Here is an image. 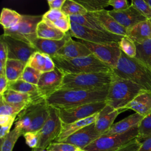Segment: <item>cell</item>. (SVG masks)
Segmentation results:
<instances>
[{
	"instance_id": "cell-10",
	"label": "cell",
	"mask_w": 151,
	"mask_h": 151,
	"mask_svg": "<svg viewBox=\"0 0 151 151\" xmlns=\"http://www.w3.org/2000/svg\"><path fill=\"white\" fill-rule=\"evenodd\" d=\"M50 114L48 118L43 127L39 131L40 142L37 148L46 149L60 133L62 122L59 117L58 110L49 106Z\"/></svg>"
},
{
	"instance_id": "cell-28",
	"label": "cell",
	"mask_w": 151,
	"mask_h": 151,
	"mask_svg": "<svg viewBox=\"0 0 151 151\" xmlns=\"http://www.w3.org/2000/svg\"><path fill=\"white\" fill-rule=\"evenodd\" d=\"M27 63L19 60L9 59L6 61L5 65V76L8 84L19 79Z\"/></svg>"
},
{
	"instance_id": "cell-31",
	"label": "cell",
	"mask_w": 151,
	"mask_h": 151,
	"mask_svg": "<svg viewBox=\"0 0 151 151\" xmlns=\"http://www.w3.org/2000/svg\"><path fill=\"white\" fill-rule=\"evenodd\" d=\"M22 15L14 10L4 8L2 9L0 23L4 29H8L15 27L21 21Z\"/></svg>"
},
{
	"instance_id": "cell-6",
	"label": "cell",
	"mask_w": 151,
	"mask_h": 151,
	"mask_svg": "<svg viewBox=\"0 0 151 151\" xmlns=\"http://www.w3.org/2000/svg\"><path fill=\"white\" fill-rule=\"evenodd\" d=\"M138 126L123 133L103 134L87 146L84 150L86 151H115L137 137Z\"/></svg>"
},
{
	"instance_id": "cell-50",
	"label": "cell",
	"mask_w": 151,
	"mask_h": 151,
	"mask_svg": "<svg viewBox=\"0 0 151 151\" xmlns=\"http://www.w3.org/2000/svg\"><path fill=\"white\" fill-rule=\"evenodd\" d=\"M8 81L4 74H0V96L2 95L8 88Z\"/></svg>"
},
{
	"instance_id": "cell-22",
	"label": "cell",
	"mask_w": 151,
	"mask_h": 151,
	"mask_svg": "<svg viewBox=\"0 0 151 151\" xmlns=\"http://www.w3.org/2000/svg\"><path fill=\"white\" fill-rule=\"evenodd\" d=\"M0 97L5 102L23 109H25L27 106L33 103L42 101H35L28 94L18 92L8 88L5 91L2 95L0 96Z\"/></svg>"
},
{
	"instance_id": "cell-13",
	"label": "cell",
	"mask_w": 151,
	"mask_h": 151,
	"mask_svg": "<svg viewBox=\"0 0 151 151\" xmlns=\"http://www.w3.org/2000/svg\"><path fill=\"white\" fill-rule=\"evenodd\" d=\"M64 76L63 73L56 67L51 71L42 73L37 85L40 96L46 99L59 90Z\"/></svg>"
},
{
	"instance_id": "cell-48",
	"label": "cell",
	"mask_w": 151,
	"mask_h": 151,
	"mask_svg": "<svg viewBox=\"0 0 151 151\" xmlns=\"http://www.w3.org/2000/svg\"><path fill=\"white\" fill-rule=\"evenodd\" d=\"M137 151H151V136L140 142V146Z\"/></svg>"
},
{
	"instance_id": "cell-3",
	"label": "cell",
	"mask_w": 151,
	"mask_h": 151,
	"mask_svg": "<svg viewBox=\"0 0 151 151\" xmlns=\"http://www.w3.org/2000/svg\"><path fill=\"white\" fill-rule=\"evenodd\" d=\"M112 76L113 71L64 74L60 89L86 91L108 90Z\"/></svg>"
},
{
	"instance_id": "cell-45",
	"label": "cell",
	"mask_w": 151,
	"mask_h": 151,
	"mask_svg": "<svg viewBox=\"0 0 151 151\" xmlns=\"http://www.w3.org/2000/svg\"><path fill=\"white\" fill-rule=\"evenodd\" d=\"M109 5L113 8L114 11H122L128 8L130 5L126 0H109Z\"/></svg>"
},
{
	"instance_id": "cell-47",
	"label": "cell",
	"mask_w": 151,
	"mask_h": 151,
	"mask_svg": "<svg viewBox=\"0 0 151 151\" xmlns=\"http://www.w3.org/2000/svg\"><path fill=\"white\" fill-rule=\"evenodd\" d=\"M17 117L7 116V115H0V125L1 127L12 126L15 118Z\"/></svg>"
},
{
	"instance_id": "cell-56",
	"label": "cell",
	"mask_w": 151,
	"mask_h": 151,
	"mask_svg": "<svg viewBox=\"0 0 151 151\" xmlns=\"http://www.w3.org/2000/svg\"><path fill=\"white\" fill-rule=\"evenodd\" d=\"M150 21V24H151V19L150 20H149Z\"/></svg>"
},
{
	"instance_id": "cell-20",
	"label": "cell",
	"mask_w": 151,
	"mask_h": 151,
	"mask_svg": "<svg viewBox=\"0 0 151 151\" xmlns=\"http://www.w3.org/2000/svg\"><path fill=\"white\" fill-rule=\"evenodd\" d=\"M123 109H131L144 117L151 114V92L145 91L136 97Z\"/></svg>"
},
{
	"instance_id": "cell-24",
	"label": "cell",
	"mask_w": 151,
	"mask_h": 151,
	"mask_svg": "<svg viewBox=\"0 0 151 151\" xmlns=\"http://www.w3.org/2000/svg\"><path fill=\"white\" fill-rule=\"evenodd\" d=\"M27 65L42 73L51 71L55 67L51 56L38 51L31 56Z\"/></svg>"
},
{
	"instance_id": "cell-5",
	"label": "cell",
	"mask_w": 151,
	"mask_h": 151,
	"mask_svg": "<svg viewBox=\"0 0 151 151\" xmlns=\"http://www.w3.org/2000/svg\"><path fill=\"white\" fill-rule=\"evenodd\" d=\"M51 58L55 67L64 74L113 71L112 68L97 58L93 54L88 56L74 58L55 54Z\"/></svg>"
},
{
	"instance_id": "cell-35",
	"label": "cell",
	"mask_w": 151,
	"mask_h": 151,
	"mask_svg": "<svg viewBox=\"0 0 151 151\" xmlns=\"http://www.w3.org/2000/svg\"><path fill=\"white\" fill-rule=\"evenodd\" d=\"M87 12H95L104 9L109 6V0H76Z\"/></svg>"
},
{
	"instance_id": "cell-43",
	"label": "cell",
	"mask_w": 151,
	"mask_h": 151,
	"mask_svg": "<svg viewBox=\"0 0 151 151\" xmlns=\"http://www.w3.org/2000/svg\"><path fill=\"white\" fill-rule=\"evenodd\" d=\"M26 144L30 147L33 149L37 148L40 142L39 131L35 132H27L23 135Z\"/></svg>"
},
{
	"instance_id": "cell-32",
	"label": "cell",
	"mask_w": 151,
	"mask_h": 151,
	"mask_svg": "<svg viewBox=\"0 0 151 151\" xmlns=\"http://www.w3.org/2000/svg\"><path fill=\"white\" fill-rule=\"evenodd\" d=\"M135 44L136 45L135 58L151 68V38L142 44Z\"/></svg>"
},
{
	"instance_id": "cell-23",
	"label": "cell",
	"mask_w": 151,
	"mask_h": 151,
	"mask_svg": "<svg viewBox=\"0 0 151 151\" xmlns=\"http://www.w3.org/2000/svg\"><path fill=\"white\" fill-rule=\"evenodd\" d=\"M49 114V106L47 104L46 100L39 102L34 112L31 123L25 133L40 131L47 120Z\"/></svg>"
},
{
	"instance_id": "cell-30",
	"label": "cell",
	"mask_w": 151,
	"mask_h": 151,
	"mask_svg": "<svg viewBox=\"0 0 151 151\" xmlns=\"http://www.w3.org/2000/svg\"><path fill=\"white\" fill-rule=\"evenodd\" d=\"M69 17L71 21L76 22L84 27L104 32H109L90 12H87L86 14L83 15L70 16Z\"/></svg>"
},
{
	"instance_id": "cell-29",
	"label": "cell",
	"mask_w": 151,
	"mask_h": 151,
	"mask_svg": "<svg viewBox=\"0 0 151 151\" xmlns=\"http://www.w3.org/2000/svg\"><path fill=\"white\" fill-rule=\"evenodd\" d=\"M8 88L18 92L28 94L35 101L45 100L40 96L37 85L29 83L21 80H18L14 82L9 83Z\"/></svg>"
},
{
	"instance_id": "cell-4",
	"label": "cell",
	"mask_w": 151,
	"mask_h": 151,
	"mask_svg": "<svg viewBox=\"0 0 151 151\" xmlns=\"http://www.w3.org/2000/svg\"><path fill=\"white\" fill-rule=\"evenodd\" d=\"M145 91L146 90L141 86L113 73L106 103L114 109H123L136 97Z\"/></svg>"
},
{
	"instance_id": "cell-7",
	"label": "cell",
	"mask_w": 151,
	"mask_h": 151,
	"mask_svg": "<svg viewBox=\"0 0 151 151\" xmlns=\"http://www.w3.org/2000/svg\"><path fill=\"white\" fill-rule=\"evenodd\" d=\"M42 19V15H22L20 22L14 27L4 29V34L32 45V42L37 37V25Z\"/></svg>"
},
{
	"instance_id": "cell-52",
	"label": "cell",
	"mask_w": 151,
	"mask_h": 151,
	"mask_svg": "<svg viewBox=\"0 0 151 151\" xmlns=\"http://www.w3.org/2000/svg\"><path fill=\"white\" fill-rule=\"evenodd\" d=\"M147 4H148L151 6V0H145Z\"/></svg>"
},
{
	"instance_id": "cell-18",
	"label": "cell",
	"mask_w": 151,
	"mask_h": 151,
	"mask_svg": "<svg viewBox=\"0 0 151 151\" xmlns=\"http://www.w3.org/2000/svg\"><path fill=\"white\" fill-rule=\"evenodd\" d=\"M69 37L63 47L58 51L57 55L67 58H74L88 56L92 53L81 42L73 40Z\"/></svg>"
},
{
	"instance_id": "cell-2",
	"label": "cell",
	"mask_w": 151,
	"mask_h": 151,
	"mask_svg": "<svg viewBox=\"0 0 151 151\" xmlns=\"http://www.w3.org/2000/svg\"><path fill=\"white\" fill-rule=\"evenodd\" d=\"M113 73L151 92V68L136 58L130 57L122 51L118 64L113 69Z\"/></svg>"
},
{
	"instance_id": "cell-40",
	"label": "cell",
	"mask_w": 151,
	"mask_h": 151,
	"mask_svg": "<svg viewBox=\"0 0 151 151\" xmlns=\"http://www.w3.org/2000/svg\"><path fill=\"white\" fill-rule=\"evenodd\" d=\"M131 5L147 20L151 19V6L145 0H133Z\"/></svg>"
},
{
	"instance_id": "cell-27",
	"label": "cell",
	"mask_w": 151,
	"mask_h": 151,
	"mask_svg": "<svg viewBox=\"0 0 151 151\" xmlns=\"http://www.w3.org/2000/svg\"><path fill=\"white\" fill-rule=\"evenodd\" d=\"M65 34L66 33L44 19L38 23L37 27V37L40 38L60 40H62Z\"/></svg>"
},
{
	"instance_id": "cell-36",
	"label": "cell",
	"mask_w": 151,
	"mask_h": 151,
	"mask_svg": "<svg viewBox=\"0 0 151 151\" xmlns=\"http://www.w3.org/2000/svg\"><path fill=\"white\" fill-rule=\"evenodd\" d=\"M119 47L122 52L127 56L134 58L136 55V45L135 42L127 36H124L119 42Z\"/></svg>"
},
{
	"instance_id": "cell-41",
	"label": "cell",
	"mask_w": 151,
	"mask_h": 151,
	"mask_svg": "<svg viewBox=\"0 0 151 151\" xmlns=\"http://www.w3.org/2000/svg\"><path fill=\"white\" fill-rule=\"evenodd\" d=\"M77 147L74 145L63 142H52L46 149L48 151H76Z\"/></svg>"
},
{
	"instance_id": "cell-46",
	"label": "cell",
	"mask_w": 151,
	"mask_h": 151,
	"mask_svg": "<svg viewBox=\"0 0 151 151\" xmlns=\"http://www.w3.org/2000/svg\"><path fill=\"white\" fill-rule=\"evenodd\" d=\"M140 146V142L137 138L115 151H137Z\"/></svg>"
},
{
	"instance_id": "cell-8",
	"label": "cell",
	"mask_w": 151,
	"mask_h": 151,
	"mask_svg": "<svg viewBox=\"0 0 151 151\" xmlns=\"http://www.w3.org/2000/svg\"><path fill=\"white\" fill-rule=\"evenodd\" d=\"M68 33L71 37L95 44L119 42L124 36L90 29L71 21Z\"/></svg>"
},
{
	"instance_id": "cell-16",
	"label": "cell",
	"mask_w": 151,
	"mask_h": 151,
	"mask_svg": "<svg viewBox=\"0 0 151 151\" xmlns=\"http://www.w3.org/2000/svg\"><path fill=\"white\" fill-rule=\"evenodd\" d=\"M125 109L116 110L106 104V106L98 113L95 126L97 132L101 134H105L112 126L117 116Z\"/></svg>"
},
{
	"instance_id": "cell-55",
	"label": "cell",
	"mask_w": 151,
	"mask_h": 151,
	"mask_svg": "<svg viewBox=\"0 0 151 151\" xmlns=\"http://www.w3.org/2000/svg\"><path fill=\"white\" fill-rule=\"evenodd\" d=\"M38 150V149L37 148H35V149H33L32 150V151H37Z\"/></svg>"
},
{
	"instance_id": "cell-34",
	"label": "cell",
	"mask_w": 151,
	"mask_h": 151,
	"mask_svg": "<svg viewBox=\"0 0 151 151\" xmlns=\"http://www.w3.org/2000/svg\"><path fill=\"white\" fill-rule=\"evenodd\" d=\"M21 136H22L21 130L15 127L8 133L5 139L0 140L1 151H12L17 141Z\"/></svg>"
},
{
	"instance_id": "cell-9",
	"label": "cell",
	"mask_w": 151,
	"mask_h": 151,
	"mask_svg": "<svg viewBox=\"0 0 151 151\" xmlns=\"http://www.w3.org/2000/svg\"><path fill=\"white\" fill-rule=\"evenodd\" d=\"M79 41L101 62L112 69L116 67L122 53L119 42L95 44L82 40H80Z\"/></svg>"
},
{
	"instance_id": "cell-21",
	"label": "cell",
	"mask_w": 151,
	"mask_h": 151,
	"mask_svg": "<svg viewBox=\"0 0 151 151\" xmlns=\"http://www.w3.org/2000/svg\"><path fill=\"white\" fill-rule=\"evenodd\" d=\"M98 113L86 119L74 122L69 124L62 123V127L58 136L54 142H61L68 137L81 129L82 128L94 123L97 119Z\"/></svg>"
},
{
	"instance_id": "cell-25",
	"label": "cell",
	"mask_w": 151,
	"mask_h": 151,
	"mask_svg": "<svg viewBox=\"0 0 151 151\" xmlns=\"http://www.w3.org/2000/svg\"><path fill=\"white\" fill-rule=\"evenodd\" d=\"M127 36L135 43L142 44L151 38V24L149 20L142 21L129 29Z\"/></svg>"
},
{
	"instance_id": "cell-26",
	"label": "cell",
	"mask_w": 151,
	"mask_h": 151,
	"mask_svg": "<svg viewBox=\"0 0 151 151\" xmlns=\"http://www.w3.org/2000/svg\"><path fill=\"white\" fill-rule=\"evenodd\" d=\"M143 118V116L135 113L113 124L111 128L104 134H114L124 133L133 127L138 126Z\"/></svg>"
},
{
	"instance_id": "cell-49",
	"label": "cell",
	"mask_w": 151,
	"mask_h": 151,
	"mask_svg": "<svg viewBox=\"0 0 151 151\" xmlns=\"http://www.w3.org/2000/svg\"><path fill=\"white\" fill-rule=\"evenodd\" d=\"M65 1V0H48L47 2L50 9L61 10Z\"/></svg>"
},
{
	"instance_id": "cell-44",
	"label": "cell",
	"mask_w": 151,
	"mask_h": 151,
	"mask_svg": "<svg viewBox=\"0 0 151 151\" xmlns=\"http://www.w3.org/2000/svg\"><path fill=\"white\" fill-rule=\"evenodd\" d=\"M66 15L64 14L61 10L59 9H50L42 15V19L45 20L49 22H53L64 17Z\"/></svg>"
},
{
	"instance_id": "cell-33",
	"label": "cell",
	"mask_w": 151,
	"mask_h": 151,
	"mask_svg": "<svg viewBox=\"0 0 151 151\" xmlns=\"http://www.w3.org/2000/svg\"><path fill=\"white\" fill-rule=\"evenodd\" d=\"M61 10L68 17L83 15L87 13L86 9L81 5L73 0H65Z\"/></svg>"
},
{
	"instance_id": "cell-51",
	"label": "cell",
	"mask_w": 151,
	"mask_h": 151,
	"mask_svg": "<svg viewBox=\"0 0 151 151\" xmlns=\"http://www.w3.org/2000/svg\"><path fill=\"white\" fill-rule=\"evenodd\" d=\"M11 127H12V126H7L1 127V130H0V140H2V139H5V137L11 132L10 129H11Z\"/></svg>"
},
{
	"instance_id": "cell-53",
	"label": "cell",
	"mask_w": 151,
	"mask_h": 151,
	"mask_svg": "<svg viewBox=\"0 0 151 151\" xmlns=\"http://www.w3.org/2000/svg\"><path fill=\"white\" fill-rule=\"evenodd\" d=\"M37 149H38L37 151H48L46 149H39V148H37Z\"/></svg>"
},
{
	"instance_id": "cell-39",
	"label": "cell",
	"mask_w": 151,
	"mask_h": 151,
	"mask_svg": "<svg viewBox=\"0 0 151 151\" xmlns=\"http://www.w3.org/2000/svg\"><path fill=\"white\" fill-rule=\"evenodd\" d=\"M24 109L5 102L0 97V115L17 117Z\"/></svg>"
},
{
	"instance_id": "cell-14",
	"label": "cell",
	"mask_w": 151,
	"mask_h": 151,
	"mask_svg": "<svg viewBox=\"0 0 151 151\" xmlns=\"http://www.w3.org/2000/svg\"><path fill=\"white\" fill-rule=\"evenodd\" d=\"M101 135L96 130L94 122L73 133L61 142L69 143L84 149Z\"/></svg>"
},
{
	"instance_id": "cell-17",
	"label": "cell",
	"mask_w": 151,
	"mask_h": 151,
	"mask_svg": "<svg viewBox=\"0 0 151 151\" xmlns=\"http://www.w3.org/2000/svg\"><path fill=\"white\" fill-rule=\"evenodd\" d=\"M71 35L68 32L65 36L60 40L43 39L36 38L32 42V45L38 51L49 55L52 57L57 54L58 51L63 47L66 41Z\"/></svg>"
},
{
	"instance_id": "cell-38",
	"label": "cell",
	"mask_w": 151,
	"mask_h": 151,
	"mask_svg": "<svg viewBox=\"0 0 151 151\" xmlns=\"http://www.w3.org/2000/svg\"><path fill=\"white\" fill-rule=\"evenodd\" d=\"M42 73L29 67L27 64L19 80H23L31 84L37 85Z\"/></svg>"
},
{
	"instance_id": "cell-11",
	"label": "cell",
	"mask_w": 151,
	"mask_h": 151,
	"mask_svg": "<svg viewBox=\"0 0 151 151\" xmlns=\"http://www.w3.org/2000/svg\"><path fill=\"white\" fill-rule=\"evenodd\" d=\"M106 101L84 104L78 107L58 110L59 117L64 124H69L89 117L101 110L106 106Z\"/></svg>"
},
{
	"instance_id": "cell-15",
	"label": "cell",
	"mask_w": 151,
	"mask_h": 151,
	"mask_svg": "<svg viewBox=\"0 0 151 151\" xmlns=\"http://www.w3.org/2000/svg\"><path fill=\"white\" fill-rule=\"evenodd\" d=\"M109 14L122 26L127 30L136 24L147 20L133 5L122 11H109Z\"/></svg>"
},
{
	"instance_id": "cell-42",
	"label": "cell",
	"mask_w": 151,
	"mask_h": 151,
	"mask_svg": "<svg viewBox=\"0 0 151 151\" xmlns=\"http://www.w3.org/2000/svg\"><path fill=\"white\" fill-rule=\"evenodd\" d=\"M8 59V52L6 44L1 40L0 41V74L5 75V65Z\"/></svg>"
},
{
	"instance_id": "cell-1",
	"label": "cell",
	"mask_w": 151,
	"mask_h": 151,
	"mask_svg": "<svg viewBox=\"0 0 151 151\" xmlns=\"http://www.w3.org/2000/svg\"><path fill=\"white\" fill-rule=\"evenodd\" d=\"M108 90L86 91L60 89L45 100L49 106L58 110L67 109L80 106L106 101Z\"/></svg>"
},
{
	"instance_id": "cell-19",
	"label": "cell",
	"mask_w": 151,
	"mask_h": 151,
	"mask_svg": "<svg viewBox=\"0 0 151 151\" xmlns=\"http://www.w3.org/2000/svg\"><path fill=\"white\" fill-rule=\"evenodd\" d=\"M90 13L102 24L108 32L120 36H127V29L119 24L109 14V11L103 9Z\"/></svg>"
},
{
	"instance_id": "cell-54",
	"label": "cell",
	"mask_w": 151,
	"mask_h": 151,
	"mask_svg": "<svg viewBox=\"0 0 151 151\" xmlns=\"http://www.w3.org/2000/svg\"><path fill=\"white\" fill-rule=\"evenodd\" d=\"M76 151H86L84 149H80V148H77V149L76 150Z\"/></svg>"
},
{
	"instance_id": "cell-12",
	"label": "cell",
	"mask_w": 151,
	"mask_h": 151,
	"mask_svg": "<svg viewBox=\"0 0 151 151\" xmlns=\"http://www.w3.org/2000/svg\"><path fill=\"white\" fill-rule=\"evenodd\" d=\"M1 40L6 44L9 59L17 60L27 63L31 56L37 51L32 45L4 34L1 36Z\"/></svg>"
},
{
	"instance_id": "cell-37",
	"label": "cell",
	"mask_w": 151,
	"mask_h": 151,
	"mask_svg": "<svg viewBox=\"0 0 151 151\" xmlns=\"http://www.w3.org/2000/svg\"><path fill=\"white\" fill-rule=\"evenodd\" d=\"M151 136V114L145 117L138 126L137 140L140 142Z\"/></svg>"
}]
</instances>
